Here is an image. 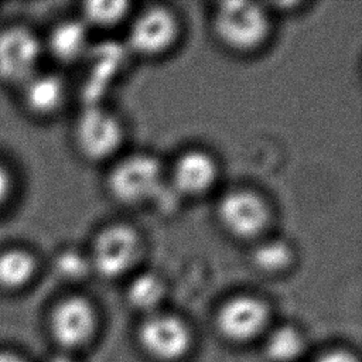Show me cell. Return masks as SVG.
I'll return each instance as SVG.
<instances>
[{
  "instance_id": "3957f363",
  "label": "cell",
  "mask_w": 362,
  "mask_h": 362,
  "mask_svg": "<svg viewBox=\"0 0 362 362\" xmlns=\"http://www.w3.org/2000/svg\"><path fill=\"white\" fill-rule=\"evenodd\" d=\"M140 242L133 229L113 225L95 239L90 264L106 277H116L129 270L137 259Z\"/></svg>"
},
{
  "instance_id": "9c48e42d",
  "label": "cell",
  "mask_w": 362,
  "mask_h": 362,
  "mask_svg": "<svg viewBox=\"0 0 362 362\" xmlns=\"http://www.w3.org/2000/svg\"><path fill=\"white\" fill-rule=\"evenodd\" d=\"M177 35L174 16L163 7L141 11L129 30V45L140 54L154 55L163 52Z\"/></svg>"
},
{
  "instance_id": "7a4b0ae2",
  "label": "cell",
  "mask_w": 362,
  "mask_h": 362,
  "mask_svg": "<svg viewBox=\"0 0 362 362\" xmlns=\"http://www.w3.org/2000/svg\"><path fill=\"white\" fill-rule=\"evenodd\" d=\"M107 184L113 197L124 204L153 198L161 188L160 163L147 154L129 156L115 165Z\"/></svg>"
},
{
  "instance_id": "44dd1931",
  "label": "cell",
  "mask_w": 362,
  "mask_h": 362,
  "mask_svg": "<svg viewBox=\"0 0 362 362\" xmlns=\"http://www.w3.org/2000/svg\"><path fill=\"white\" fill-rule=\"evenodd\" d=\"M8 189H10L8 174L3 167H0V204L6 199V197L8 194Z\"/></svg>"
},
{
  "instance_id": "9a60e30c",
  "label": "cell",
  "mask_w": 362,
  "mask_h": 362,
  "mask_svg": "<svg viewBox=\"0 0 362 362\" xmlns=\"http://www.w3.org/2000/svg\"><path fill=\"white\" fill-rule=\"evenodd\" d=\"M304 342L300 332L291 327L277 328L266 342V354L274 362H290L303 351Z\"/></svg>"
},
{
  "instance_id": "ba28073f",
  "label": "cell",
  "mask_w": 362,
  "mask_h": 362,
  "mask_svg": "<svg viewBox=\"0 0 362 362\" xmlns=\"http://www.w3.org/2000/svg\"><path fill=\"white\" fill-rule=\"evenodd\" d=\"M269 311L264 303L252 296H239L226 301L218 313L221 332L232 341H247L264 328Z\"/></svg>"
},
{
  "instance_id": "5bb4252c",
  "label": "cell",
  "mask_w": 362,
  "mask_h": 362,
  "mask_svg": "<svg viewBox=\"0 0 362 362\" xmlns=\"http://www.w3.org/2000/svg\"><path fill=\"white\" fill-rule=\"evenodd\" d=\"M34 274V259L20 249L6 250L0 255V286L4 288H18Z\"/></svg>"
},
{
  "instance_id": "277c9868",
  "label": "cell",
  "mask_w": 362,
  "mask_h": 362,
  "mask_svg": "<svg viewBox=\"0 0 362 362\" xmlns=\"http://www.w3.org/2000/svg\"><path fill=\"white\" fill-rule=\"evenodd\" d=\"M75 137L86 157L105 158L120 144L122 126L112 112L99 106H89L78 119Z\"/></svg>"
},
{
  "instance_id": "603a6c76",
  "label": "cell",
  "mask_w": 362,
  "mask_h": 362,
  "mask_svg": "<svg viewBox=\"0 0 362 362\" xmlns=\"http://www.w3.org/2000/svg\"><path fill=\"white\" fill-rule=\"evenodd\" d=\"M49 362H76L75 359H72L68 355H57L52 359H49Z\"/></svg>"
},
{
  "instance_id": "8fae6325",
  "label": "cell",
  "mask_w": 362,
  "mask_h": 362,
  "mask_svg": "<svg viewBox=\"0 0 362 362\" xmlns=\"http://www.w3.org/2000/svg\"><path fill=\"white\" fill-rule=\"evenodd\" d=\"M216 165L211 156L199 150L184 153L174 165V184L182 194L197 195L205 192L215 181Z\"/></svg>"
},
{
  "instance_id": "8992f818",
  "label": "cell",
  "mask_w": 362,
  "mask_h": 362,
  "mask_svg": "<svg viewBox=\"0 0 362 362\" xmlns=\"http://www.w3.org/2000/svg\"><path fill=\"white\" fill-rule=\"evenodd\" d=\"M40 58L37 37L24 27H11L0 33V78L8 82H25L34 74Z\"/></svg>"
},
{
  "instance_id": "e0dca14e",
  "label": "cell",
  "mask_w": 362,
  "mask_h": 362,
  "mask_svg": "<svg viewBox=\"0 0 362 362\" xmlns=\"http://www.w3.org/2000/svg\"><path fill=\"white\" fill-rule=\"evenodd\" d=\"M290 259L291 250L283 240H269L253 252V263L263 272H279L290 263Z\"/></svg>"
},
{
  "instance_id": "30bf717a",
  "label": "cell",
  "mask_w": 362,
  "mask_h": 362,
  "mask_svg": "<svg viewBox=\"0 0 362 362\" xmlns=\"http://www.w3.org/2000/svg\"><path fill=\"white\" fill-rule=\"evenodd\" d=\"M95 328V313L92 305L81 297L61 301L51 317V331L58 344L75 348L85 344Z\"/></svg>"
},
{
  "instance_id": "ac0fdd59",
  "label": "cell",
  "mask_w": 362,
  "mask_h": 362,
  "mask_svg": "<svg viewBox=\"0 0 362 362\" xmlns=\"http://www.w3.org/2000/svg\"><path fill=\"white\" fill-rule=\"evenodd\" d=\"M129 4L126 1L115 0V1H89L85 4L83 14L88 20V23L93 25H100V27H107L113 25L117 21H120L126 11H127Z\"/></svg>"
},
{
  "instance_id": "7402d4cb",
  "label": "cell",
  "mask_w": 362,
  "mask_h": 362,
  "mask_svg": "<svg viewBox=\"0 0 362 362\" xmlns=\"http://www.w3.org/2000/svg\"><path fill=\"white\" fill-rule=\"evenodd\" d=\"M0 362H25L16 354L11 352H0Z\"/></svg>"
},
{
  "instance_id": "2e32d148",
  "label": "cell",
  "mask_w": 362,
  "mask_h": 362,
  "mask_svg": "<svg viewBox=\"0 0 362 362\" xmlns=\"http://www.w3.org/2000/svg\"><path fill=\"white\" fill-rule=\"evenodd\" d=\"M164 296L163 281L154 274L137 276L127 290V298L133 307L141 311H151Z\"/></svg>"
},
{
  "instance_id": "4fadbf2b",
  "label": "cell",
  "mask_w": 362,
  "mask_h": 362,
  "mask_svg": "<svg viewBox=\"0 0 362 362\" xmlns=\"http://www.w3.org/2000/svg\"><path fill=\"white\" fill-rule=\"evenodd\" d=\"M86 47V30L82 23L69 20L58 24L49 35V49L55 58L72 61Z\"/></svg>"
},
{
  "instance_id": "d6986e66",
  "label": "cell",
  "mask_w": 362,
  "mask_h": 362,
  "mask_svg": "<svg viewBox=\"0 0 362 362\" xmlns=\"http://www.w3.org/2000/svg\"><path fill=\"white\" fill-rule=\"evenodd\" d=\"M90 262L76 252H64L55 262L57 272L66 279H78L88 273Z\"/></svg>"
},
{
  "instance_id": "6da1fadb",
  "label": "cell",
  "mask_w": 362,
  "mask_h": 362,
  "mask_svg": "<svg viewBox=\"0 0 362 362\" xmlns=\"http://www.w3.org/2000/svg\"><path fill=\"white\" fill-rule=\"evenodd\" d=\"M214 27L228 47L247 51L263 42L269 33V17L257 3L225 1L215 11Z\"/></svg>"
},
{
  "instance_id": "52a82bcc",
  "label": "cell",
  "mask_w": 362,
  "mask_h": 362,
  "mask_svg": "<svg viewBox=\"0 0 362 362\" xmlns=\"http://www.w3.org/2000/svg\"><path fill=\"white\" fill-rule=\"evenodd\" d=\"M222 225L239 238L257 235L267 222V206L264 201L252 191H232L222 197L218 205Z\"/></svg>"
},
{
  "instance_id": "ffe728a7",
  "label": "cell",
  "mask_w": 362,
  "mask_h": 362,
  "mask_svg": "<svg viewBox=\"0 0 362 362\" xmlns=\"http://www.w3.org/2000/svg\"><path fill=\"white\" fill-rule=\"evenodd\" d=\"M317 362H358V359L346 351L337 349V351H331V352L324 354L322 356L318 358Z\"/></svg>"
},
{
  "instance_id": "5b68a950",
  "label": "cell",
  "mask_w": 362,
  "mask_h": 362,
  "mask_svg": "<svg viewBox=\"0 0 362 362\" xmlns=\"http://www.w3.org/2000/svg\"><path fill=\"white\" fill-rule=\"evenodd\" d=\"M144 349L163 361H174L182 356L191 344L188 327L175 315L153 314L139 331Z\"/></svg>"
},
{
  "instance_id": "7c38bea8",
  "label": "cell",
  "mask_w": 362,
  "mask_h": 362,
  "mask_svg": "<svg viewBox=\"0 0 362 362\" xmlns=\"http://www.w3.org/2000/svg\"><path fill=\"white\" fill-rule=\"evenodd\" d=\"M24 98L35 113H49L55 110L64 99V85L55 75H33L25 81Z\"/></svg>"
}]
</instances>
